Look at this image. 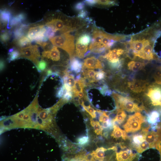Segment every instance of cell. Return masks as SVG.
I'll return each instance as SVG.
<instances>
[{"mask_svg": "<svg viewBox=\"0 0 161 161\" xmlns=\"http://www.w3.org/2000/svg\"><path fill=\"white\" fill-rule=\"evenodd\" d=\"M43 25L35 26L30 28L28 31L27 37L31 41H33L35 36L44 27Z\"/></svg>", "mask_w": 161, "mask_h": 161, "instance_id": "e0dca14e", "label": "cell"}, {"mask_svg": "<svg viewBox=\"0 0 161 161\" xmlns=\"http://www.w3.org/2000/svg\"><path fill=\"white\" fill-rule=\"evenodd\" d=\"M112 96L116 106L119 109L125 110L129 112H139L143 110V108L139 106L132 98L124 96L113 92Z\"/></svg>", "mask_w": 161, "mask_h": 161, "instance_id": "7a4b0ae2", "label": "cell"}, {"mask_svg": "<svg viewBox=\"0 0 161 161\" xmlns=\"http://www.w3.org/2000/svg\"><path fill=\"white\" fill-rule=\"evenodd\" d=\"M136 154L133 153L131 149H127L117 152L116 161H133L137 157Z\"/></svg>", "mask_w": 161, "mask_h": 161, "instance_id": "9c48e42d", "label": "cell"}, {"mask_svg": "<svg viewBox=\"0 0 161 161\" xmlns=\"http://www.w3.org/2000/svg\"><path fill=\"white\" fill-rule=\"evenodd\" d=\"M11 13L10 12L6 9L0 11V20L1 22L4 24H7L8 29L9 27V23L11 19Z\"/></svg>", "mask_w": 161, "mask_h": 161, "instance_id": "2e32d148", "label": "cell"}, {"mask_svg": "<svg viewBox=\"0 0 161 161\" xmlns=\"http://www.w3.org/2000/svg\"><path fill=\"white\" fill-rule=\"evenodd\" d=\"M142 51L145 55V60H150L154 58V54L152 52V47L150 44L144 46Z\"/></svg>", "mask_w": 161, "mask_h": 161, "instance_id": "cb8c5ba5", "label": "cell"}, {"mask_svg": "<svg viewBox=\"0 0 161 161\" xmlns=\"http://www.w3.org/2000/svg\"><path fill=\"white\" fill-rule=\"evenodd\" d=\"M107 149L101 147L97 148L95 151H93L91 153L94 159L98 161H103L105 155V151Z\"/></svg>", "mask_w": 161, "mask_h": 161, "instance_id": "ffe728a7", "label": "cell"}, {"mask_svg": "<svg viewBox=\"0 0 161 161\" xmlns=\"http://www.w3.org/2000/svg\"><path fill=\"white\" fill-rule=\"evenodd\" d=\"M79 103L83 106V109L90 114L92 118L96 117V111L90 105L86 106L83 100L80 99L79 101Z\"/></svg>", "mask_w": 161, "mask_h": 161, "instance_id": "83f0119b", "label": "cell"}, {"mask_svg": "<svg viewBox=\"0 0 161 161\" xmlns=\"http://www.w3.org/2000/svg\"><path fill=\"white\" fill-rule=\"evenodd\" d=\"M97 4H98L106 5H114L116 4L115 1L111 0H97Z\"/></svg>", "mask_w": 161, "mask_h": 161, "instance_id": "e575fe53", "label": "cell"}, {"mask_svg": "<svg viewBox=\"0 0 161 161\" xmlns=\"http://www.w3.org/2000/svg\"><path fill=\"white\" fill-rule=\"evenodd\" d=\"M88 161H95V160L94 158H93L91 159L88 160Z\"/></svg>", "mask_w": 161, "mask_h": 161, "instance_id": "7dc6e473", "label": "cell"}, {"mask_svg": "<svg viewBox=\"0 0 161 161\" xmlns=\"http://www.w3.org/2000/svg\"><path fill=\"white\" fill-rule=\"evenodd\" d=\"M26 16L24 13H20L11 18L9 23V27L18 25L25 20Z\"/></svg>", "mask_w": 161, "mask_h": 161, "instance_id": "7402d4cb", "label": "cell"}, {"mask_svg": "<svg viewBox=\"0 0 161 161\" xmlns=\"http://www.w3.org/2000/svg\"><path fill=\"white\" fill-rule=\"evenodd\" d=\"M147 83L145 80L134 79L127 83V86L131 91L134 93H139L145 91Z\"/></svg>", "mask_w": 161, "mask_h": 161, "instance_id": "8992f818", "label": "cell"}, {"mask_svg": "<svg viewBox=\"0 0 161 161\" xmlns=\"http://www.w3.org/2000/svg\"><path fill=\"white\" fill-rule=\"evenodd\" d=\"M90 123L92 126L93 127L95 133L97 135H102L103 128L98 121H95L90 120Z\"/></svg>", "mask_w": 161, "mask_h": 161, "instance_id": "f1b7e54d", "label": "cell"}, {"mask_svg": "<svg viewBox=\"0 0 161 161\" xmlns=\"http://www.w3.org/2000/svg\"><path fill=\"white\" fill-rule=\"evenodd\" d=\"M88 141V137H83L78 139L79 143L81 144H84L87 142Z\"/></svg>", "mask_w": 161, "mask_h": 161, "instance_id": "7bdbcfd3", "label": "cell"}, {"mask_svg": "<svg viewBox=\"0 0 161 161\" xmlns=\"http://www.w3.org/2000/svg\"><path fill=\"white\" fill-rule=\"evenodd\" d=\"M102 64L97 58L94 56L88 57L84 60L83 68L86 69H101Z\"/></svg>", "mask_w": 161, "mask_h": 161, "instance_id": "ba28073f", "label": "cell"}, {"mask_svg": "<svg viewBox=\"0 0 161 161\" xmlns=\"http://www.w3.org/2000/svg\"><path fill=\"white\" fill-rule=\"evenodd\" d=\"M85 3L83 1L79 2L76 3L74 6L75 10L78 11H81L83 10L85 6Z\"/></svg>", "mask_w": 161, "mask_h": 161, "instance_id": "74e56055", "label": "cell"}, {"mask_svg": "<svg viewBox=\"0 0 161 161\" xmlns=\"http://www.w3.org/2000/svg\"><path fill=\"white\" fill-rule=\"evenodd\" d=\"M99 121L102 123H107L109 121V117L106 112H102L99 117Z\"/></svg>", "mask_w": 161, "mask_h": 161, "instance_id": "836d02e7", "label": "cell"}, {"mask_svg": "<svg viewBox=\"0 0 161 161\" xmlns=\"http://www.w3.org/2000/svg\"><path fill=\"white\" fill-rule=\"evenodd\" d=\"M83 64L79 59L74 58L71 60L70 68L71 71L78 73L82 70Z\"/></svg>", "mask_w": 161, "mask_h": 161, "instance_id": "9a60e30c", "label": "cell"}, {"mask_svg": "<svg viewBox=\"0 0 161 161\" xmlns=\"http://www.w3.org/2000/svg\"><path fill=\"white\" fill-rule=\"evenodd\" d=\"M31 41L27 37L23 36L17 40L16 43L17 45L21 48L31 45Z\"/></svg>", "mask_w": 161, "mask_h": 161, "instance_id": "4316f807", "label": "cell"}, {"mask_svg": "<svg viewBox=\"0 0 161 161\" xmlns=\"http://www.w3.org/2000/svg\"><path fill=\"white\" fill-rule=\"evenodd\" d=\"M126 117V114L123 110L118 109L117 110L116 116L113 119V123L117 122L119 124L122 123Z\"/></svg>", "mask_w": 161, "mask_h": 161, "instance_id": "603a6c76", "label": "cell"}, {"mask_svg": "<svg viewBox=\"0 0 161 161\" xmlns=\"http://www.w3.org/2000/svg\"><path fill=\"white\" fill-rule=\"evenodd\" d=\"M55 32H56L52 28L47 27L45 35L47 38H50L53 37Z\"/></svg>", "mask_w": 161, "mask_h": 161, "instance_id": "8d00e7d4", "label": "cell"}, {"mask_svg": "<svg viewBox=\"0 0 161 161\" xmlns=\"http://www.w3.org/2000/svg\"><path fill=\"white\" fill-rule=\"evenodd\" d=\"M105 77V73L103 70H100L96 71L95 77V82L103 80Z\"/></svg>", "mask_w": 161, "mask_h": 161, "instance_id": "1f68e13d", "label": "cell"}, {"mask_svg": "<svg viewBox=\"0 0 161 161\" xmlns=\"http://www.w3.org/2000/svg\"><path fill=\"white\" fill-rule=\"evenodd\" d=\"M19 57L29 59L36 65L39 61L38 59L40 56L38 46L32 45L21 48L19 50Z\"/></svg>", "mask_w": 161, "mask_h": 161, "instance_id": "5b68a950", "label": "cell"}, {"mask_svg": "<svg viewBox=\"0 0 161 161\" xmlns=\"http://www.w3.org/2000/svg\"><path fill=\"white\" fill-rule=\"evenodd\" d=\"M148 148H149V144L146 140L135 147L136 151L140 153H142Z\"/></svg>", "mask_w": 161, "mask_h": 161, "instance_id": "f546056e", "label": "cell"}, {"mask_svg": "<svg viewBox=\"0 0 161 161\" xmlns=\"http://www.w3.org/2000/svg\"><path fill=\"white\" fill-rule=\"evenodd\" d=\"M36 65L38 70H43L46 68L47 64L46 61L42 59L38 61Z\"/></svg>", "mask_w": 161, "mask_h": 161, "instance_id": "d590c367", "label": "cell"}, {"mask_svg": "<svg viewBox=\"0 0 161 161\" xmlns=\"http://www.w3.org/2000/svg\"><path fill=\"white\" fill-rule=\"evenodd\" d=\"M124 52V50L122 49H114L109 50L104 55L102 56L101 58L106 59L109 63H117L120 61L119 57L123 54Z\"/></svg>", "mask_w": 161, "mask_h": 161, "instance_id": "52a82bcc", "label": "cell"}, {"mask_svg": "<svg viewBox=\"0 0 161 161\" xmlns=\"http://www.w3.org/2000/svg\"><path fill=\"white\" fill-rule=\"evenodd\" d=\"M84 2L85 4L90 6H94L97 4V0H87L84 1Z\"/></svg>", "mask_w": 161, "mask_h": 161, "instance_id": "b9f144b4", "label": "cell"}, {"mask_svg": "<svg viewBox=\"0 0 161 161\" xmlns=\"http://www.w3.org/2000/svg\"><path fill=\"white\" fill-rule=\"evenodd\" d=\"M154 78L155 82L161 85V67L158 68L155 72Z\"/></svg>", "mask_w": 161, "mask_h": 161, "instance_id": "4dcf8cb0", "label": "cell"}, {"mask_svg": "<svg viewBox=\"0 0 161 161\" xmlns=\"http://www.w3.org/2000/svg\"><path fill=\"white\" fill-rule=\"evenodd\" d=\"M91 39V37L89 34L85 33L80 35L78 37L77 41L81 44L88 45L92 41Z\"/></svg>", "mask_w": 161, "mask_h": 161, "instance_id": "d4e9b609", "label": "cell"}, {"mask_svg": "<svg viewBox=\"0 0 161 161\" xmlns=\"http://www.w3.org/2000/svg\"><path fill=\"white\" fill-rule=\"evenodd\" d=\"M150 127L149 126L143 128L139 134L133 136L132 138V143L135 148L145 140Z\"/></svg>", "mask_w": 161, "mask_h": 161, "instance_id": "8fae6325", "label": "cell"}, {"mask_svg": "<svg viewBox=\"0 0 161 161\" xmlns=\"http://www.w3.org/2000/svg\"><path fill=\"white\" fill-rule=\"evenodd\" d=\"M155 147L159 152L160 155V161H161V140L157 143Z\"/></svg>", "mask_w": 161, "mask_h": 161, "instance_id": "ee69618b", "label": "cell"}, {"mask_svg": "<svg viewBox=\"0 0 161 161\" xmlns=\"http://www.w3.org/2000/svg\"><path fill=\"white\" fill-rule=\"evenodd\" d=\"M27 27V25L21 24L16 27L13 32V36L15 39L18 40L23 36Z\"/></svg>", "mask_w": 161, "mask_h": 161, "instance_id": "44dd1931", "label": "cell"}, {"mask_svg": "<svg viewBox=\"0 0 161 161\" xmlns=\"http://www.w3.org/2000/svg\"><path fill=\"white\" fill-rule=\"evenodd\" d=\"M10 35L8 32H5L1 34L0 38L1 42L6 43L8 41L10 38Z\"/></svg>", "mask_w": 161, "mask_h": 161, "instance_id": "f35d334b", "label": "cell"}, {"mask_svg": "<svg viewBox=\"0 0 161 161\" xmlns=\"http://www.w3.org/2000/svg\"><path fill=\"white\" fill-rule=\"evenodd\" d=\"M160 114L155 110L151 112L148 116V121L152 124H155L160 120Z\"/></svg>", "mask_w": 161, "mask_h": 161, "instance_id": "484cf974", "label": "cell"}, {"mask_svg": "<svg viewBox=\"0 0 161 161\" xmlns=\"http://www.w3.org/2000/svg\"><path fill=\"white\" fill-rule=\"evenodd\" d=\"M111 136L116 139L121 137L125 140H127L128 138L126 131L121 129L118 125H114L113 126V130Z\"/></svg>", "mask_w": 161, "mask_h": 161, "instance_id": "4fadbf2b", "label": "cell"}, {"mask_svg": "<svg viewBox=\"0 0 161 161\" xmlns=\"http://www.w3.org/2000/svg\"><path fill=\"white\" fill-rule=\"evenodd\" d=\"M145 121V117L140 112H136L129 117L123 128L127 133L134 132L141 129L142 124Z\"/></svg>", "mask_w": 161, "mask_h": 161, "instance_id": "3957f363", "label": "cell"}, {"mask_svg": "<svg viewBox=\"0 0 161 161\" xmlns=\"http://www.w3.org/2000/svg\"><path fill=\"white\" fill-rule=\"evenodd\" d=\"M9 56L8 61L10 62L17 59L20 56L19 51L17 50H13L12 51L9 52Z\"/></svg>", "mask_w": 161, "mask_h": 161, "instance_id": "d6a6232c", "label": "cell"}, {"mask_svg": "<svg viewBox=\"0 0 161 161\" xmlns=\"http://www.w3.org/2000/svg\"><path fill=\"white\" fill-rule=\"evenodd\" d=\"M69 72L67 71L63 77L64 84L69 87L72 90L75 86L76 80L74 76L72 74H69Z\"/></svg>", "mask_w": 161, "mask_h": 161, "instance_id": "ac0fdd59", "label": "cell"}, {"mask_svg": "<svg viewBox=\"0 0 161 161\" xmlns=\"http://www.w3.org/2000/svg\"><path fill=\"white\" fill-rule=\"evenodd\" d=\"M88 13L87 11L82 10L80 11L78 14V18L80 19L85 18L87 16Z\"/></svg>", "mask_w": 161, "mask_h": 161, "instance_id": "60d3db41", "label": "cell"}, {"mask_svg": "<svg viewBox=\"0 0 161 161\" xmlns=\"http://www.w3.org/2000/svg\"><path fill=\"white\" fill-rule=\"evenodd\" d=\"M145 140L149 145V148H155L161 139L157 132L154 131L148 132Z\"/></svg>", "mask_w": 161, "mask_h": 161, "instance_id": "7c38bea8", "label": "cell"}, {"mask_svg": "<svg viewBox=\"0 0 161 161\" xmlns=\"http://www.w3.org/2000/svg\"><path fill=\"white\" fill-rule=\"evenodd\" d=\"M4 63L3 61L1 60L0 61V68L1 70H2L4 67Z\"/></svg>", "mask_w": 161, "mask_h": 161, "instance_id": "f6af8a7d", "label": "cell"}, {"mask_svg": "<svg viewBox=\"0 0 161 161\" xmlns=\"http://www.w3.org/2000/svg\"><path fill=\"white\" fill-rule=\"evenodd\" d=\"M52 43L65 51L69 55L70 59L74 58L75 54L74 37L69 32H66L50 38Z\"/></svg>", "mask_w": 161, "mask_h": 161, "instance_id": "6da1fadb", "label": "cell"}, {"mask_svg": "<svg viewBox=\"0 0 161 161\" xmlns=\"http://www.w3.org/2000/svg\"><path fill=\"white\" fill-rule=\"evenodd\" d=\"M42 56L53 61H58L60 59V53L58 47L53 46L50 50H45L42 52Z\"/></svg>", "mask_w": 161, "mask_h": 161, "instance_id": "30bf717a", "label": "cell"}, {"mask_svg": "<svg viewBox=\"0 0 161 161\" xmlns=\"http://www.w3.org/2000/svg\"><path fill=\"white\" fill-rule=\"evenodd\" d=\"M75 46V55L77 57L83 58L86 56L88 52V45L81 44L76 41Z\"/></svg>", "mask_w": 161, "mask_h": 161, "instance_id": "5bb4252c", "label": "cell"}, {"mask_svg": "<svg viewBox=\"0 0 161 161\" xmlns=\"http://www.w3.org/2000/svg\"><path fill=\"white\" fill-rule=\"evenodd\" d=\"M127 66L129 70L137 72L143 69L145 66V64L139 61H132L128 63Z\"/></svg>", "mask_w": 161, "mask_h": 161, "instance_id": "d6986e66", "label": "cell"}, {"mask_svg": "<svg viewBox=\"0 0 161 161\" xmlns=\"http://www.w3.org/2000/svg\"><path fill=\"white\" fill-rule=\"evenodd\" d=\"M36 43L44 49L45 50H47V48L49 47V43L47 41H36Z\"/></svg>", "mask_w": 161, "mask_h": 161, "instance_id": "ab89813d", "label": "cell"}, {"mask_svg": "<svg viewBox=\"0 0 161 161\" xmlns=\"http://www.w3.org/2000/svg\"><path fill=\"white\" fill-rule=\"evenodd\" d=\"M78 160L79 161H80H80H88V160L86 158L85 156L84 157H83V158Z\"/></svg>", "mask_w": 161, "mask_h": 161, "instance_id": "bcb514c9", "label": "cell"}, {"mask_svg": "<svg viewBox=\"0 0 161 161\" xmlns=\"http://www.w3.org/2000/svg\"><path fill=\"white\" fill-rule=\"evenodd\" d=\"M145 95L153 106L161 107V87L152 85L146 88Z\"/></svg>", "mask_w": 161, "mask_h": 161, "instance_id": "277c9868", "label": "cell"}]
</instances>
